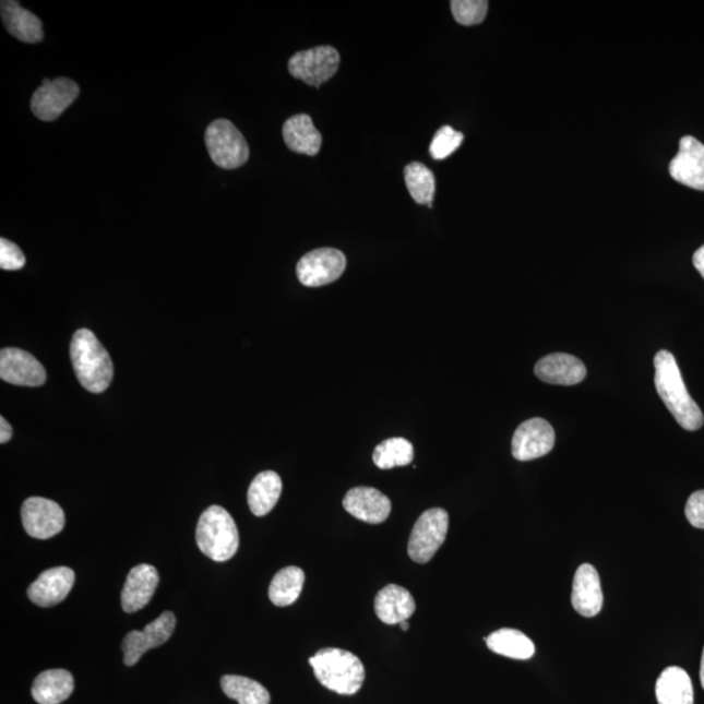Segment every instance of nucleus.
Listing matches in <instances>:
<instances>
[{
    "instance_id": "aec40b11",
    "label": "nucleus",
    "mask_w": 704,
    "mask_h": 704,
    "mask_svg": "<svg viewBox=\"0 0 704 704\" xmlns=\"http://www.w3.org/2000/svg\"><path fill=\"white\" fill-rule=\"evenodd\" d=\"M417 605L405 587L387 585L374 599V612L386 625H397L414 614Z\"/></svg>"
},
{
    "instance_id": "2f4dec72",
    "label": "nucleus",
    "mask_w": 704,
    "mask_h": 704,
    "mask_svg": "<svg viewBox=\"0 0 704 704\" xmlns=\"http://www.w3.org/2000/svg\"><path fill=\"white\" fill-rule=\"evenodd\" d=\"M462 141L464 135L461 132L453 130L451 126L441 127L429 146V153L435 160L445 159L458 150Z\"/></svg>"
},
{
    "instance_id": "6e6552de",
    "label": "nucleus",
    "mask_w": 704,
    "mask_h": 704,
    "mask_svg": "<svg viewBox=\"0 0 704 704\" xmlns=\"http://www.w3.org/2000/svg\"><path fill=\"white\" fill-rule=\"evenodd\" d=\"M79 85L71 79H45L33 94L31 109L44 122L58 119L79 97Z\"/></svg>"
},
{
    "instance_id": "bb28decb",
    "label": "nucleus",
    "mask_w": 704,
    "mask_h": 704,
    "mask_svg": "<svg viewBox=\"0 0 704 704\" xmlns=\"http://www.w3.org/2000/svg\"><path fill=\"white\" fill-rule=\"evenodd\" d=\"M306 575L298 566H287L274 575L270 587V599L274 606L288 607L299 599Z\"/></svg>"
},
{
    "instance_id": "c85d7f7f",
    "label": "nucleus",
    "mask_w": 704,
    "mask_h": 704,
    "mask_svg": "<svg viewBox=\"0 0 704 704\" xmlns=\"http://www.w3.org/2000/svg\"><path fill=\"white\" fill-rule=\"evenodd\" d=\"M405 180L408 192L415 203L428 205L432 210L435 192V179L433 172L426 165L411 163L406 166Z\"/></svg>"
},
{
    "instance_id": "cd10ccee",
    "label": "nucleus",
    "mask_w": 704,
    "mask_h": 704,
    "mask_svg": "<svg viewBox=\"0 0 704 704\" xmlns=\"http://www.w3.org/2000/svg\"><path fill=\"white\" fill-rule=\"evenodd\" d=\"M220 688L229 699L239 704H271V694L266 688L248 677L224 676L220 679Z\"/></svg>"
},
{
    "instance_id": "412c9836",
    "label": "nucleus",
    "mask_w": 704,
    "mask_h": 704,
    "mask_svg": "<svg viewBox=\"0 0 704 704\" xmlns=\"http://www.w3.org/2000/svg\"><path fill=\"white\" fill-rule=\"evenodd\" d=\"M2 20L10 35L25 44H38L44 39L41 20L24 10L19 2H2Z\"/></svg>"
},
{
    "instance_id": "e433bc0d",
    "label": "nucleus",
    "mask_w": 704,
    "mask_h": 704,
    "mask_svg": "<svg viewBox=\"0 0 704 704\" xmlns=\"http://www.w3.org/2000/svg\"><path fill=\"white\" fill-rule=\"evenodd\" d=\"M701 682L704 689V648H703V655H702V661H701Z\"/></svg>"
},
{
    "instance_id": "20e7f679",
    "label": "nucleus",
    "mask_w": 704,
    "mask_h": 704,
    "mask_svg": "<svg viewBox=\"0 0 704 704\" xmlns=\"http://www.w3.org/2000/svg\"><path fill=\"white\" fill-rule=\"evenodd\" d=\"M196 541L200 551L216 562L229 561L238 552L239 533L231 514L213 505L201 514Z\"/></svg>"
},
{
    "instance_id": "dca6fc26",
    "label": "nucleus",
    "mask_w": 704,
    "mask_h": 704,
    "mask_svg": "<svg viewBox=\"0 0 704 704\" xmlns=\"http://www.w3.org/2000/svg\"><path fill=\"white\" fill-rule=\"evenodd\" d=\"M75 572L65 566L46 570L28 588L29 599L38 607H52L69 596Z\"/></svg>"
},
{
    "instance_id": "4468645a",
    "label": "nucleus",
    "mask_w": 704,
    "mask_h": 704,
    "mask_svg": "<svg viewBox=\"0 0 704 704\" xmlns=\"http://www.w3.org/2000/svg\"><path fill=\"white\" fill-rule=\"evenodd\" d=\"M669 174L676 182L704 191V144L693 136L682 138Z\"/></svg>"
},
{
    "instance_id": "5701e85b",
    "label": "nucleus",
    "mask_w": 704,
    "mask_h": 704,
    "mask_svg": "<svg viewBox=\"0 0 704 704\" xmlns=\"http://www.w3.org/2000/svg\"><path fill=\"white\" fill-rule=\"evenodd\" d=\"M75 681L65 669H49L37 676L32 687L33 700L38 704H59L69 700Z\"/></svg>"
},
{
    "instance_id": "7c9ffc66",
    "label": "nucleus",
    "mask_w": 704,
    "mask_h": 704,
    "mask_svg": "<svg viewBox=\"0 0 704 704\" xmlns=\"http://www.w3.org/2000/svg\"><path fill=\"white\" fill-rule=\"evenodd\" d=\"M451 5L455 22L465 26L481 24L488 12L486 0H453Z\"/></svg>"
},
{
    "instance_id": "393cba45",
    "label": "nucleus",
    "mask_w": 704,
    "mask_h": 704,
    "mask_svg": "<svg viewBox=\"0 0 704 704\" xmlns=\"http://www.w3.org/2000/svg\"><path fill=\"white\" fill-rule=\"evenodd\" d=\"M282 493V480L274 472L260 473L248 489V505L256 516H264L273 511Z\"/></svg>"
},
{
    "instance_id": "473e14b6",
    "label": "nucleus",
    "mask_w": 704,
    "mask_h": 704,
    "mask_svg": "<svg viewBox=\"0 0 704 704\" xmlns=\"http://www.w3.org/2000/svg\"><path fill=\"white\" fill-rule=\"evenodd\" d=\"M25 263V254L20 250L19 246L12 243L9 239H0V267L3 271L23 270Z\"/></svg>"
},
{
    "instance_id": "f3484780",
    "label": "nucleus",
    "mask_w": 704,
    "mask_h": 704,
    "mask_svg": "<svg viewBox=\"0 0 704 704\" xmlns=\"http://www.w3.org/2000/svg\"><path fill=\"white\" fill-rule=\"evenodd\" d=\"M535 374L547 384L572 386L586 379L587 370L583 361L573 355L556 353L536 363Z\"/></svg>"
},
{
    "instance_id": "9b49d317",
    "label": "nucleus",
    "mask_w": 704,
    "mask_h": 704,
    "mask_svg": "<svg viewBox=\"0 0 704 704\" xmlns=\"http://www.w3.org/2000/svg\"><path fill=\"white\" fill-rule=\"evenodd\" d=\"M554 442V429L546 419L534 418L523 421L513 435V457L521 462L545 457L552 452Z\"/></svg>"
},
{
    "instance_id": "f257e3e1",
    "label": "nucleus",
    "mask_w": 704,
    "mask_h": 704,
    "mask_svg": "<svg viewBox=\"0 0 704 704\" xmlns=\"http://www.w3.org/2000/svg\"><path fill=\"white\" fill-rule=\"evenodd\" d=\"M655 386L657 394L677 422L687 431H699L704 422L703 413L689 394L673 354L661 350L656 354Z\"/></svg>"
},
{
    "instance_id": "6ab92c4d",
    "label": "nucleus",
    "mask_w": 704,
    "mask_h": 704,
    "mask_svg": "<svg viewBox=\"0 0 704 704\" xmlns=\"http://www.w3.org/2000/svg\"><path fill=\"white\" fill-rule=\"evenodd\" d=\"M602 601L605 596H602L598 570L589 563H583L574 576L573 608L583 617H595L600 613Z\"/></svg>"
},
{
    "instance_id": "f704fd0d",
    "label": "nucleus",
    "mask_w": 704,
    "mask_h": 704,
    "mask_svg": "<svg viewBox=\"0 0 704 704\" xmlns=\"http://www.w3.org/2000/svg\"><path fill=\"white\" fill-rule=\"evenodd\" d=\"M11 438L12 427L10 426V422L2 417L0 418V442H2V444H5V442H9Z\"/></svg>"
},
{
    "instance_id": "f03ea898",
    "label": "nucleus",
    "mask_w": 704,
    "mask_h": 704,
    "mask_svg": "<svg viewBox=\"0 0 704 704\" xmlns=\"http://www.w3.org/2000/svg\"><path fill=\"white\" fill-rule=\"evenodd\" d=\"M71 361L76 378L86 391L98 394L110 386L114 367L109 353L88 329L73 334L70 347Z\"/></svg>"
},
{
    "instance_id": "1a4fd4ad",
    "label": "nucleus",
    "mask_w": 704,
    "mask_h": 704,
    "mask_svg": "<svg viewBox=\"0 0 704 704\" xmlns=\"http://www.w3.org/2000/svg\"><path fill=\"white\" fill-rule=\"evenodd\" d=\"M345 270V254L335 248H319L307 253L297 265L298 278L307 287L332 284L344 274Z\"/></svg>"
},
{
    "instance_id": "9d476101",
    "label": "nucleus",
    "mask_w": 704,
    "mask_h": 704,
    "mask_svg": "<svg viewBox=\"0 0 704 704\" xmlns=\"http://www.w3.org/2000/svg\"><path fill=\"white\" fill-rule=\"evenodd\" d=\"M177 619L172 612H165L151 623H147L143 632L133 630L124 636L122 652L127 667H133L146 652L163 646L171 639L176 630Z\"/></svg>"
},
{
    "instance_id": "4c0bfd02",
    "label": "nucleus",
    "mask_w": 704,
    "mask_h": 704,
    "mask_svg": "<svg viewBox=\"0 0 704 704\" xmlns=\"http://www.w3.org/2000/svg\"><path fill=\"white\" fill-rule=\"evenodd\" d=\"M399 625H401V629L404 630V632H407L408 628H410L408 627L407 621L401 622Z\"/></svg>"
},
{
    "instance_id": "2eb2a0df",
    "label": "nucleus",
    "mask_w": 704,
    "mask_h": 704,
    "mask_svg": "<svg viewBox=\"0 0 704 704\" xmlns=\"http://www.w3.org/2000/svg\"><path fill=\"white\" fill-rule=\"evenodd\" d=\"M344 508L355 518L379 525L385 522L392 512V502L379 489L357 487L350 489L344 499Z\"/></svg>"
},
{
    "instance_id": "423d86ee",
    "label": "nucleus",
    "mask_w": 704,
    "mask_h": 704,
    "mask_svg": "<svg viewBox=\"0 0 704 704\" xmlns=\"http://www.w3.org/2000/svg\"><path fill=\"white\" fill-rule=\"evenodd\" d=\"M448 528L449 514L444 509L433 508L422 513L415 523L408 540L407 551L410 559L418 563L431 561L444 545Z\"/></svg>"
},
{
    "instance_id": "a211bd4d",
    "label": "nucleus",
    "mask_w": 704,
    "mask_h": 704,
    "mask_svg": "<svg viewBox=\"0 0 704 704\" xmlns=\"http://www.w3.org/2000/svg\"><path fill=\"white\" fill-rule=\"evenodd\" d=\"M159 583L157 569L150 563H141L127 576L122 592V607L127 613H135L150 605Z\"/></svg>"
},
{
    "instance_id": "72a5a7b5",
    "label": "nucleus",
    "mask_w": 704,
    "mask_h": 704,
    "mask_svg": "<svg viewBox=\"0 0 704 704\" xmlns=\"http://www.w3.org/2000/svg\"><path fill=\"white\" fill-rule=\"evenodd\" d=\"M685 515L690 525L704 529V491H696L690 496L685 506Z\"/></svg>"
},
{
    "instance_id": "7ed1b4c3",
    "label": "nucleus",
    "mask_w": 704,
    "mask_h": 704,
    "mask_svg": "<svg viewBox=\"0 0 704 704\" xmlns=\"http://www.w3.org/2000/svg\"><path fill=\"white\" fill-rule=\"evenodd\" d=\"M310 664L321 685L341 695H354L363 687L366 669L358 656L341 648H323Z\"/></svg>"
},
{
    "instance_id": "0eeeda50",
    "label": "nucleus",
    "mask_w": 704,
    "mask_h": 704,
    "mask_svg": "<svg viewBox=\"0 0 704 704\" xmlns=\"http://www.w3.org/2000/svg\"><path fill=\"white\" fill-rule=\"evenodd\" d=\"M339 52L332 46H318L299 51L288 60V72L307 85L320 88L338 71Z\"/></svg>"
},
{
    "instance_id": "c756f323",
    "label": "nucleus",
    "mask_w": 704,
    "mask_h": 704,
    "mask_svg": "<svg viewBox=\"0 0 704 704\" xmlns=\"http://www.w3.org/2000/svg\"><path fill=\"white\" fill-rule=\"evenodd\" d=\"M414 453L410 441L404 438L387 439L374 449L373 462L381 469L407 466L414 461Z\"/></svg>"
},
{
    "instance_id": "b1692460",
    "label": "nucleus",
    "mask_w": 704,
    "mask_h": 704,
    "mask_svg": "<svg viewBox=\"0 0 704 704\" xmlns=\"http://www.w3.org/2000/svg\"><path fill=\"white\" fill-rule=\"evenodd\" d=\"M655 694L659 704H694V689L685 669L668 667L656 681Z\"/></svg>"
},
{
    "instance_id": "f8f14e48",
    "label": "nucleus",
    "mask_w": 704,
    "mask_h": 704,
    "mask_svg": "<svg viewBox=\"0 0 704 704\" xmlns=\"http://www.w3.org/2000/svg\"><path fill=\"white\" fill-rule=\"evenodd\" d=\"M23 526L32 538L46 540L63 532L65 515L56 501L44 498L25 500L22 508Z\"/></svg>"
},
{
    "instance_id": "a878e982",
    "label": "nucleus",
    "mask_w": 704,
    "mask_h": 704,
    "mask_svg": "<svg viewBox=\"0 0 704 704\" xmlns=\"http://www.w3.org/2000/svg\"><path fill=\"white\" fill-rule=\"evenodd\" d=\"M485 641L491 652L511 659L528 660L535 654L534 642L520 630L500 629L489 634Z\"/></svg>"
},
{
    "instance_id": "c9c22d12",
    "label": "nucleus",
    "mask_w": 704,
    "mask_h": 704,
    "mask_svg": "<svg viewBox=\"0 0 704 704\" xmlns=\"http://www.w3.org/2000/svg\"><path fill=\"white\" fill-rule=\"evenodd\" d=\"M693 263L696 267V271H699L704 278V246H702L700 250L694 253Z\"/></svg>"
},
{
    "instance_id": "4be33fe9",
    "label": "nucleus",
    "mask_w": 704,
    "mask_h": 704,
    "mask_svg": "<svg viewBox=\"0 0 704 704\" xmlns=\"http://www.w3.org/2000/svg\"><path fill=\"white\" fill-rule=\"evenodd\" d=\"M282 132H284L288 150L295 153L317 156L323 145L320 131L307 114H299V116L287 119Z\"/></svg>"
},
{
    "instance_id": "39448f33",
    "label": "nucleus",
    "mask_w": 704,
    "mask_h": 704,
    "mask_svg": "<svg viewBox=\"0 0 704 704\" xmlns=\"http://www.w3.org/2000/svg\"><path fill=\"white\" fill-rule=\"evenodd\" d=\"M205 144L213 163L226 170L238 169L250 158V147L244 136L227 119L214 120L207 127Z\"/></svg>"
},
{
    "instance_id": "ddd939ff",
    "label": "nucleus",
    "mask_w": 704,
    "mask_h": 704,
    "mask_svg": "<svg viewBox=\"0 0 704 704\" xmlns=\"http://www.w3.org/2000/svg\"><path fill=\"white\" fill-rule=\"evenodd\" d=\"M0 379L19 386H41L47 374L45 367L28 351L3 348L0 353Z\"/></svg>"
}]
</instances>
